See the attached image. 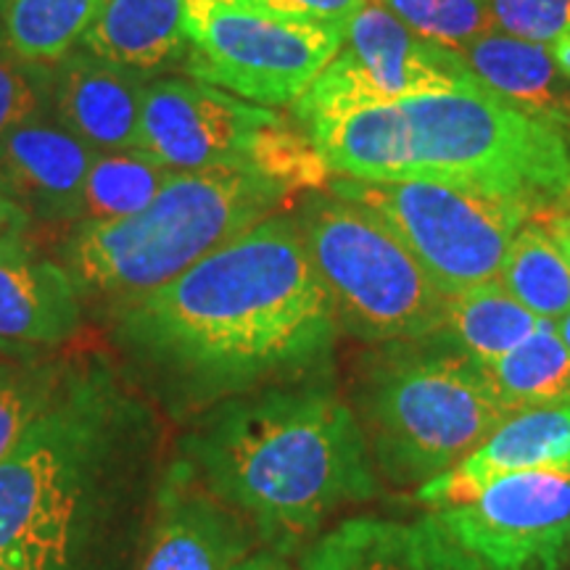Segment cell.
<instances>
[{
	"instance_id": "obj_1",
	"label": "cell",
	"mask_w": 570,
	"mask_h": 570,
	"mask_svg": "<svg viewBox=\"0 0 570 570\" xmlns=\"http://www.w3.org/2000/svg\"><path fill=\"white\" fill-rule=\"evenodd\" d=\"M138 389L177 423L227 399L333 375L341 327L294 214H273L106 315Z\"/></svg>"
},
{
	"instance_id": "obj_2",
	"label": "cell",
	"mask_w": 570,
	"mask_h": 570,
	"mask_svg": "<svg viewBox=\"0 0 570 570\" xmlns=\"http://www.w3.org/2000/svg\"><path fill=\"white\" fill-rule=\"evenodd\" d=\"M146 394L106 356H75L48 407L0 462V560L106 570L146 499L156 452Z\"/></svg>"
},
{
	"instance_id": "obj_3",
	"label": "cell",
	"mask_w": 570,
	"mask_h": 570,
	"mask_svg": "<svg viewBox=\"0 0 570 570\" xmlns=\"http://www.w3.org/2000/svg\"><path fill=\"white\" fill-rule=\"evenodd\" d=\"M185 425L177 458L285 560L338 512L381 497L365 431L333 375L227 399Z\"/></svg>"
},
{
	"instance_id": "obj_4",
	"label": "cell",
	"mask_w": 570,
	"mask_h": 570,
	"mask_svg": "<svg viewBox=\"0 0 570 570\" xmlns=\"http://www.w3.org/2000/svg\"><path fill=\"white\" fill-rule=\"evenodd\" d=\"M331 175L431 180L570 212V130L520 111L489 90H449L348 111L304 132Z\"/></svg>"
},
{
	"instance_id": "obj_5",
	"label": "cell",
	"mask_w": 570,
	"mask_h": 570,
	"mask_svg": "<svg viewBox=\"0 0 570 570\" xmlns=\"http://www.w3.org/2000/svg\"><path fill=\"white\" fill-rule=\"evenodd\" d=\"M291 194L288 185L254 169L177 173L132 217L71 225L59 248V265L82 302L98 306L106 317L273 217Z\"/></svg>"
},
{
	"instance_id": "obj_6",
	"label": "cell",
	"mask_w": 570,
	"mask_h": 570,
	"mask_svg": "<svg viewBox=\"0 0 570 570\" xmlns=\"http://www.w3.org/2000/svg\"><path fill=\"white\" fill-rule=\"evenodd\" d=\"M381 481L420 489L473 454L510 410L444 333L377 346L348 399Z\"/></svg>"
},
{
	"instance_id": "obj_7",
	"label": "cell",
	"mask_w": 570,
	"mask_h": 570,
	"mask_svg": "<svg viewBox=\"0 0 570 570\" xmlns=\"http://www.w3.org/2000/svg\"><path fill=\"white\" fill-rule=\"evenodd\" d=\"M294 219L341 333L373 346L441 333L446 294L381 217L315 190Z\"/></svg>"
},
{
	"instance_id": "obj_8",
	"label": "cell",
	"mask_w": 570,
	"mask_h": 570,
	"mask_svg": "<svg viewBox=\"0 0 570 570\" xmlns=\"http://www.w3.org/2000/svg\"><path fill=\"white\" fill-rule=\"evenodd\" d=\"M138 154L175 173L254 169L291 190L315 188L325 177V164L302 127L194 77L148 80Z\"/></svg>"
},
{
	"instance_id": "obj_9",
	"label": "cell",
	"mask_w": 570,
	"mask_h": 570,
	"mask_svg": "<svg viewBox=\"0 0 570 570\" xmlns=\"http://www.w3.org/2000/svg\"><path fill=\"white\" fill-rule=\"evenodd\" d=\"M185 75L273 109L315 82L346 27L288 17L262 0H185Z\"/></svg>"
},
{
	"instance_id": "obj_10",
	"label": "cell",
	"mask_w": 570,
	"mask_h": 570,
	"mask_svg": "<svg viewBox=\"0 0 570 570\" xmlns=\"http://www.w3.org/2000/svg\"><path fill=\"white\" fill-rule=\"evenodd\" d=\"M331 194L381 217L444 294L497 277L515 233L533 219L515 202L431 180L338 177Z\"/></svg>"
},
{
	"instance_id": "obj_11",
	"label": "cell",
	"mask_w": 570,
	"mask_h": 570,
	"mask_svg": "<svg viewBox=\"0 0 570 570\" xmlns=\"http://www.w3.org/2000/svg\"><path fill=\"white\" fill-rule=\"evenodd\" d=\"M449 90L487 88L458 51L423 40L383 6L370 3L348 21L336 56L291 111L306 132L348 111Z\"/></svg>"
},
{
	"instance_id": "obj_12",
	"label": "cell",
	"mask_w": 570,
	"mask_h": 570,
	"mask_svg": "<svg viewBox=\"0 0 570 570\" xmlns=\"http://www.w3.org/2000/svg\"><path fill=\"white\" fill-rule=\"evenodd\" d=\"M439 525L487 570L570 566V473H520L431 510Z\"/></svg>"
},
{
	"instance_id": "obj_13",
	"label": "cell",
	"mask_w": 570,
	"mask_h": 570,
	"mask_svg": "<svg viewBox=\"0 0 570 570\" xmlns=\"http://www.w3.org/2000/svg\"><path fill=\"white\" fill-rule=\"evenodd\" d=\"M256 547L252 525L175 454L156 481L138 570H233Z\"/></svg>"
},
{
	"instance_id": "obj_14",
	"label": "cell",
	"mask_w": 570,
	"mask_h": 570,
	"mask_svg": "<svg viewBox=\"0 0 570 570\" xmlns=\"http://www.w3.org/2000/svg\"><path fill=\"white\" fill-rule=\"evenodd\" d=\"M520 473H570V396L510 415L460 465L415 489V502L441 510Z\"/></svg>"
},
{
	"instance_id": "obj_15",
	"label": "cell",
	"mask_w": 570,
	"mask_h": 570,
	"mask_svg": "<svg viewBox=\"0 0 570 570\" xmlns=\"http://www.w3.org/2000/svg\"><path fill=\"white\" fill-rule=\"evenodd\" d=\"M96 154L51 111L40 114L0 140V196L21 206L35 223L75 225Z\"/></svg>"
},
{
	"instance_id": "obj_16",
	"label": "cell",
	"mask_w": 570,
	"mask_h": 570,
	"mask_svg": "<svg viewBox=\"0 0 570 570\" xmlns=\"http://www.w3.org/2000/svg\"><path fill=\"white\" fill-rule=\"evenodd\" d=\"M296 570H487L441 529L433 512L415 520L354 515L320 533Z\"/></svg>"
},
{
	"instance_id": "obj_17",
	"label": "cell",
	"mask_w": 570,
	"mask_h": 570,
	"mask_svg": "<svg viewBox=\"0 0 570 570\" xmlns=\"http://www.w3.org/2000/svg\"><path fill=\"white\" fill-rule=\"evenodd\" d=\"M148 75L75 48L51 67V114L92 151H138Z\"/></svg>"
},
{
	"instance_id": "obj_18",
	"label": "cell",
	"mask_w": 570,
	"mask_h": 570,
	"mask_svg": "<svg viewBox=\"0 0 570 570\" xmlns=\"http://www.w3.org/2000/svg\"><path fill=\"white\" fill-rule=\"evenodd\" d=\"M85 302L67 269L46 256L0 265V354L46 356L80 333Z\"/></svg>"
},
{
	"instance_id": "obj_19",
	"label": "cell",
	"mask_w": 570,
	"mask_h": 570,
	"mask_svg": "<svg viewBox=\"0 0 570 570\" xmlns=\"http://www.w3.org/2000/svg\"><path fill=\"white\" fill-rule=\"evenodd\" d=\"M458 53L481 88L531 117L570 130V98L550 48L491 30L470 40Z\"/></svg>"
},
{
	"instance_id": "obj_20",
	"label": "cell",
	"mask_w": 570,
	"mask_h": 570,
	"mask_svg": "<svg viewBox=\"0 0 570 570\" xmlns=\"http://www.w3.org/2000/svg\"><path fill=\"white\" fill-rule=\"evenodd\" d=\"M80 46L142 75L183 63L188 51L185 0H98Z\"/></svg>"
},
{
	"instance_id": "obj_21",
	"label": "cell",
	"mask_w": 570,
	"mask_h": 570,
	"mask_svg": "<svg viewBox=\"0 0 570 570\" xmlns=\"http://www.w3.org/2000/svg\"><path fill=\"white\" fill-rule=\"evenodd\" d=\"M541 323L544 320L525 309L499 277H491L446 294L441 333L470 360L487 367L523 344Z\"/></svg>"
},
{
	"instance_id": "obj_22",
	"label": "cell",
	"mask_w": 570,
	"mask_h": 570,
	"mask_svg": "<svg viewBox=\"0 0 570 570\" xmlns=\"http://www.w3.org/2000/svg\"><path fill=\"white\" fill-rule=\"evenodd\" d=\"M483 370L510 415L570 396V354L552 320Z\"/></svg>"
},
{
	"instance_id": "obj_23",
	"label": "cell",
	"mask_w": 570,
	"mask_h": 570,
	"mask_svg": "<svg viewBox=\"0 0 570 570\" xmlns=\"http://www.w3.org/2000/svg\"><path fill=\"white\" fill-rule=\"evenodd\" d=\"M175 175V169L138 151L96 154L90 173L85 177L75 225L132 217L146 209Z\"/></svg>"
},
{
	"instance_id": "obj_24",
	"label": "cell",
	"mask_w": 570,
	"mask_h": 570,
	"mask_svg": "<svg viewBox=\"0 0 570 570\" xmlns=\"http://www.w3.org/2000/svg\"><path fill=\"white\" fill-rule=\"evenodd\" d=\"M497 277L541 320L558 323L570 312V262L547 233L544 223L531 219L520 227Z\"/></svg>"
},
{
	"instance_id": "obj_25",
	"label": "cell",
	"mask_w": 570,
	"mask_h": 570,
	"mask_svg": "<svg viewBox=\"0 0 570 570\" xmlns=\"http://www.w3.org/2000/svg\"><path fill=\"white\" fill-rule=\"evenodd\" d=\"M98 0H9L6 46L21 59L53 67L80 46Z\"/></svg>"
},
{
	"instance_id": "obj_26",
	"label": "cell",
	"mask_w": 570,
	"mask_h": 570,
	"mask_svg": "<svg viewBox=\"0 0 570 570\" xmlns=\"http://www.w3.org/2000/svg\"><path fill=\"white\" fill-rule=\"evenodd\" d=\"M67 360L0 354V462L59 389Z\"/></svg>"
},
{
	"instance_id": "obj_27",
	"label": "cell",
	"mask_w": 570,
	"mask_h": 570,
	"mask_svg": "<svg viewBox=\"0 0 570 570\" xmlns=\"http://www.w3.org/2000/svg\"><path fill=\"white\" fill-rule=\"evenodd\" d=\"M428 42L460 51L494 30L489 0H375Z\"/></svg>"
},
{
	"instance_id": "obj_28",
	"label": "cell",
	"mask_w": 570,
	"mask_h": 570,
	"mask_svg": "<svg viewBox=\"0 0 570 570\" xmlns=\"http://www.w3.org/2000/svg\"><path fill=\"white\" fill-rule=\"evenodd\" d=\"M51 111V67L0 46V140L19 125Z\"/></svg>"
},
{
	"instance_id": "obj_29",
	"label": "cell",
	"mask_w": 570,
	"mask_h": 570,
	"mask_svg": "<svg viewBox=\"0 0 570 570\" xmlns=\"http://www.w3.org/2000/svg\"><path fill=\"white\" fill-rule=\"evenodd\" d=\"M494 30L552 46L570 32V0H489Z\"/></svg>"
},
{
	"instance_id": "obj_30",
	"label": "cell",
	"mask_w": 570,
	"mask_h": 570,
	"mask_svg": "<svg viewBox=\"0 0 570 570\" xmlns=\"http://www.w3.org/2000/svg\"><path fill=\"white\" fill-rule=\"evenodd\" d=\"M262 3L296 19L346 27L352 17H356L365 6L375 3V0H262Z\"/></svg>"
},
{
	"instance_id": "obj_31",
	"label": "cell",
	"mask_w": 570,
	"mask_h": 570,
	"mask_svg": "<svg viewBox=\"0 0 570 570\" xmlns=\"http://www.w3.org/2000/svg\"><path fill=\"white\" fill-rule=\"evenodd\" d=\"M35 219L21 206L0 196V265L35 254Z\"/></svg>"
},
{
	"instance_id": "obj_32",
	"label": "cell",
	"mask_w": 570,
	"mask_h": 570,
	"mask_svg": "<svg viewBox=\"0 0 570 570\" xmlns=\"http://www.w3.org/2000/svg\"><path fill=\"white\" fill-rule=\"evenodd\" d=\"M544 227H547V233L552 235L554 244L560 246V252L566 254L568 262H570V212L547 214Z\"/></svg>"
},
{
	"instance_id": "obj_33",
	"label": "cell",
	"mask_w": 570,
	"mask_h": 570,
	"mask_svg": "<svg viewBox=\"0 0 570 570\" xmlns=\"http://www.w3.org/2000/svg\"><path fill=\"white\" fill-rule=\"evenodd\" d=\"M233 570H294V568H291V562L281 558V554L262 550V552H254L252 558L244 560L238 568H233Z\"/></svg>"
},
{
	"instance_id": "obj_34",
	"label": "cell",
	"mask_w": 570,
	"mask_h": 570,
	"mask_svg": "<svg viewBox=\"0 0 570 570\" xmlns=\"http://www.w3.org/2000/svg\"><path fill=\"white\" fill-rule=\"evenodd\" d=\"M552 59H554V67L560 69V75L566 77V80L570 82V32L562 35V38H558L552 42Z\"/></svg>"
},
{
	"instance_id": "obj_35",
	"label": "cell",
	"mask_w": 570,
	"mask_h": 570,
	"mask_svg": "<svg viewBox=\"0 0 570 570\" xmlns=\"http://www.w3.org/2000/svg\"><path fill=\"white\" fill-rule=\"evenodd\" d=\"M554 325H558V333H560L562 344H566L568 354H570V312H568V315H562Z\"/></svg>"
},
{
	"instance_id": "obj_36",
	"label": "cell",
	"mask_w": 570,
	"mask_h": 570,
	"mask_svg": "<svg viewBox=\"0 0 570 570\" xmlns=\"http://www.w3.org/2000/svg\"><path fill=\"white\" fill-rule=\"evenodd\" d=\"M6 3L9 0H0V46L6 42Z\"/></svg>"
},
{
	"instance_id": "obj_37",
	"label": "cell",
	"mask_w": 570,
	"mask_h": 570,
	"mask_svg": "<svg viewBox=\"0 0 570 570\" xmlns=\"http://www.w3.org/2000/svg\"><path fill=\"white\" fill-rule=\"evenodd\" d=\"M0 570H17V568L9 566V562H3V560H0Z\"/></svg>"
}]
</instances>
